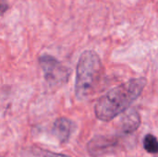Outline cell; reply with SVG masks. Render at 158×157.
<instances>
[{
	"label": "cell",
	"mask_w": 158,
	"mask_h": 157,
	"mask_svg": "<svg viewBox=\"0 0 158 157\" xmlns=\"http://www.w3.org/2000/svg\"><path fill=\"white\" fill-rule=\"evenodd\" d=\"M146 82L143 77L134 78L109 90L94 106L96 118L102 121H110L124 113L143 93Z\"/></svg>",
	"instance_id": "1"
},
{
	"label": "cell",
	"mask_w": 158,
	"mask_h": 157,
	"mask_svg": "<svg viewBox=\"0 0 158 157\" xmlns=\"http://www.w3.org/2000/svg\"><path fill=\"white\" fill-rule=\"evenodd\" d=\"M104 68L99 56L92 50L84 51L78 61L75 81V94L79 100L91 96L99 85Z\"/></svg>",
	"instance_id": "2"
},
{
	"label": "cell",
	"mask_w": 158,
	"mask_h": 157,
	"mask_svg": "<svg viewBox=\"0 0 158 157\" xmlns=\"http://www.w3.org/2000/svg\"><path fill=\"white\" fill-rule=\"evenodd\" d=\"M39 64L42 68L46 82L51 87H60L69 81L70 70L63 66L55 56L43 55L39 57Z\"/></svg>",
	"instance_id": "3"
},
{
	"label": "cell",
	"mask_w": 158,
	"mask_h": 157,
	"mask_svg": "<svg viewBox=\"0 0 158 157\" xmlns=\"http://www.w3.org/2000/svg\"><path fill=\"white\" fill-rule=\"evenodd\" d=\"M74 130V123L67 118H59L55 120L52 127V134L60 143L69 140Z\"/></svg>",
	"instance_id": "4"
},
{
	"label": "cell",
	"mask_w": 158,
	"mask_h": 157,
	"mask_svg": "<svg viewBox=\"0 0 158 157\" xmlns=\"http://www.w3.org/2000/svg\"><path fill=\"white\" fill-rule=\"evenodd\" d=\"M113 144H114V142L111 141L107 137L95 136L89 142L87 148H88V152L91 155L99 156V155H102L107 153V151L110 148H112Z\"/></svg>",
	"instance_id": "5"
},
{
	"label": "cell",
	"mask_w": 158,
	"mask_h": 157,
	"mask_svg": "<svg viewBox=\"0 0 158 157\" xmlns=\"http://www.w3.org/2000/svg\"><path fill=\"white\" fill-rule=\"evenodd\" d=\"M21 157H70L63 154H57L32 145L24 148L21 151Z\"/></svg>",
	"instance_id": "6"
},
{
	"label": "cell",
	"mask_w": 158,
	"mask_h": 157,
	"mask_svg": "<svg viewBox=\"0 0 158 157\" xmlns=\"http://www.w3.org/2000/svg\"><path fill=\"white\" fill-rule=\"evenodd\" d=\"M123 125H122V129L124 130H126L127 132H131L133 130H135L136 129H138L141 119L140 117L138 115V113L136 112H132L129 115H127V117H125L123 118Z\"/></svg>",
	"instance_id": "7"
},
{
	"label": "cell",
	"mask_w": 158,
	"mask_h": 157,
	"mask_svg": "<svg viewBox=\"0 0 158 157\" xmlns=\"http://www.w3.org/2000/svg\"><path fill=\"white\" fill-rule=\"evenodd\" d=\"M144 149L150 154H157L158 153V141L157 139L152 135L147 134L143 140Z\"/></svg>",
	"instance_id": "8"
},
{
	"label": "cell",
	"mask_w": 158,
	"mask_h": 157,
	"mask_svg": "<svg viewBox=\"0 0 158 157\" xmlns=\"http://www.w3.org/2000/svg\"><path fill=\"white\" fill-rule=\"evenodd\" d=\"M8 8L6 0H0V15H3Z\"/></svg>",
	"instance_id": "9"
}]
</instances>
